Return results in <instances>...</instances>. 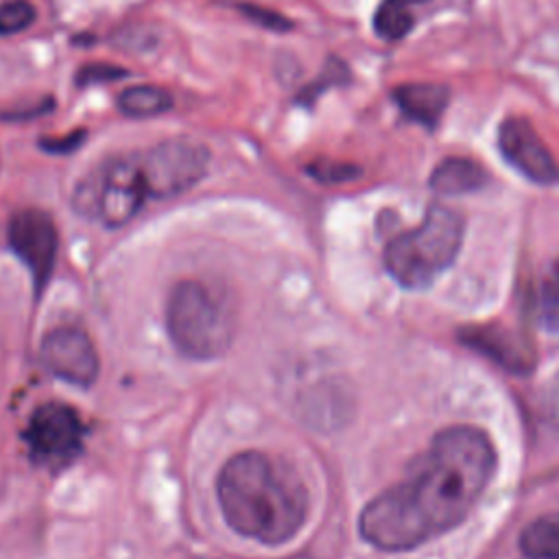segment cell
I'll use <instances>...</instances> for the list:
<instances>
[{
    "instance_id": "cell-23",
    "label": "cell",
    "mask_w": 559,
    "mask_h": 559,
    "mask_svg": "<svg viewBox=\"0 0 559 559\" xmlns=\"http://www.w3.org/2000/svg\"><path fill=\"white\" fill-rule=\"evenodd\" d=\"M242 11H245L251 20L262 22V24L269 26V28H275V31H286V28H290V22H288L286 17L273 13V11H266V9H260V7H242Z\"/></svg>"
},
{
    "instance_id": "cell-17",
    "label": "cell",
    "mask_w": 559,
    "mask_h": 559,
    "mask_svg": "<svg viewBox=\"0 0 559 559\" xmlns=\"http://www.w3.org/2000/svg\"><path fill=\"white\" fill-rule=\"evenodd\" d=\"M535 314L546 332L559 334V260H555L537 282Z\"/></svg>"
},
{
    "instance_id": "cell-16",
    "label": "cell",
    "mask_w": 559,
    "mask_h": 559,
    "mask_svg": "<svg viewBox=\"0 0 559 559\" xmlns=\"http://www.w3.org/2000/svg\"><path fill=\"white\" fill-rule=\"evenodd\" d=\"M173 98L164 87L157 85H135L118 94V107L124 116L148 118L170 109Z\"/></svg>"
},
{
    "instance_id": "cell-15",
    "label": "cell",
    "mask_w": 559,
    "mask_h": 559,
    "mask_svg": "<svg viewBox=\"0 0 559 559\" xmlns=\"http://www.w3.org/2000/svg\"><path fill=\"white\" fill-rule=\"evenodd\" d=\"M424 2L428 0H382L373 13L376 33L386 41L402 39L415 24V9Z\"/></svg>"
},
{
    "instance_id": "cell-19",
    "label": "cell",
    "mask_w": 559,
    "mask_h": 559,
    "mask_svg": "<svg viewBox=\"0 0 559 559\" xmlns=\"http://www.w3.org/2000/svg\"><path fill=\"white\" fill-rule=\"evenodd\" d=\"M308 173L323 183H338V181H349L358 177L360 170L352 164H341V162H314L308 166Z\"/></svg>"
},
{
    "instance_id": "cell-3",
    "label": "cell",
    "mask_w": 559,
    "mask_h": 559,
    "mask_svg": "<svg viewBox=\"0 0 559 559\" xmlns=\"http://www.w3.org/2000/svg\"><path fill=\"white\" fill-rule=\"evenodd\" d=\"M463 218L445 205H430L421 225L397 234L384 247L389 275L408 290H424L452 266L463 242Z\"/></svg>"
},
{
    "instance_id": "cell-2",
    "label": "cell",
    "mask_w": 559,
    "mask_h": 559,
    "mask_svg": "<svg viewBox=\"0 0 559 559\" xmlns=\"http://www.w3.org/2000/svg\"><path fill=\"white\" fill-rule=\"evenodd\" d=\"M225 522L262 544H282L304 524L308 496L299 476L262 452L231 456L216 480Z\"/></svg>"
},
{
    "instance_id": "cell-5",
    "label": "cell",
    "mask_w": 559,
    "mask_h": 559,
    "mask_svg": "<svg viewBox=\"0 0 559 559\" xmlns=\"http://www.w3.org/2000/svg\"><path fill=\"white\" fill-rule=\"evenodd\" d=\"M146 197L138 157L131 153L98 164L76 186L74 207L107 227H120L138 214Z\"/></svg>"
},
{
    "instance_id": "cell-9",
    "label": "cell",
    "mask_w": 559,
    "mask_h": 559,
    "mask_svg": "<svg viewBox=\"0 0 559 559\" xmlns=\"http://www.w3.org/2000/svg\"><path fill=\"white\" fill-rule=\"evenodd\" d=\"M459 343L483 354L500 369L513 376H526L535 369V347L518 330L500 323H474L456 332Z\"/></svg>"
},
{
    "instance_id": "cell-21",
    "label": "cell",
    "mask_w": 559,
    "mask_h": 559,
    "mask_svg": "<svg viewBox=\"0 0 559 559\" xmlns=\"http://www.w3.org/2000/svg\"><path fill=\"white\" fill-rule=\"evenodd\" d=\"M127 70L111 66V63H87L79 70L76 83L79 85H90V83H103V81H116L124 76Z\"/></svg>"
},
{
    "instance_id": "cell-10",
    "label": "cell",
    "mask_w": 559,
    "mask_h": 559,
    "mask_svg": "<svg viewBox=\"0 0 559 559\" xmlns=\"http://www.w3.org/2000/svg\"><path fill=\"white\" fill-rule=\"evenodd\" d=\"M498 146L504 159L535 183L559 179V166L533 124L524 118H507L498 129Z\"/></svg>"
},
{
    "instance_id": "cell-8",
    "label": "cell",
    "mask_w": 559,
    "mask_h": 559,
    "mask_svg": "<svg viewBox=\"0 0 559 559\" xmlns=\"http://www.w3.org/2000/svg\"><path fill=\"white\" fill-rule=\"evenodd\" d=\"M9 245L26 264L37 293L44 290L57 260L59 236L52 218L41 210H22L9 223Z\"/></svg>"
},
{
    "instance_id": "cell-20",
    "label": "cell",
    "mask_w": 559,
    "mask_h": 559,
    "mask_svg": "<svg viewBox=\"0 0 559 559\" xmlns=\"http://www.w3.org/2000/svg\"><path fill=\"white\" fill-rule=\"evenodd\" d=\"M539 411L548 426L559 430V371L542 386Z\"/></svg>"
},
{
    "instance_id": "cell-11",
    "label": "cell",
    "mask_w": 559,
    "mask_h": 559,
    "mask_svg": "<svg viewBox=\"0 0 559 559\" xmlns=\"http://www.w3.org/2000/svg\"><path fill=\"white\" fill-rule=\"evenodd\" d=\"M41 360L57 378L87 386L96 380L98 356L85 332L79 328H57L41 343Z\"/></svg>"
},
{
    "instance_id": "cell-14",
    "label": "cell",
    "mask_w": 559,
    "mask_h": 559,
    "mask_svg": "<svg viewBox=\"0 0 559 559\" xmlns=\"http://www.w3.org/2000/svg\"><path fill=\"white\" fill-rule=\"evenodd\" d=\"M520 550L528 559H559V513L533 520L520 535Z\"/></svg>"
},
{
    "instance_id": "cell-13",
    "label": "cell",
    "mask_w": 559,
    "mask_h": 559,
    "mask_svg": "<svg viewBox=\"0 0 559 559\" xmlns=\"http://www.w3.org/2000/svg\"><path fill=\"white\" fill-rule=\"evenodd\" d=\"M487 170L467 157H445L430 175V188L439 194H467L487 186Z\"/></svg>"
},
{
    "instance_id": "cell-18",
    "label": "cell",
    "mask_w": 559,
    "mask_h": 559,
    "mask_svg": "<svg viewBox=\"0 0 559 559\" xmlns=\"http://www.w3.org/2000/svg\"><path fill=\"white\" fill-rule=\"evenodd\" d=\"M35 20V7L28 0H7L0 4V35H13L28 28Z\"/></svg>"
},
{
    "instance_id": "cell-4",
    "label": "cell",
    "mask_w": 559,
    "mask_h": 559,
    "mask_svg": "<svg viewBox=\"0 0 559 559\" xmlns=\"http://www.w3.org/2000/svg\"><path fill=\"white\" fill-rule=\"evenodd\" d=\"M166 328L175 347L188 358L221 356L234 336L229 306L201 282H179L166 306Z\"/></svg>"
},
{
    "instance_id": "cell-12",
    "label": "cell",
    "mask_w": 559,
    "mask_h": 559,
    "mask_svg": "<svg viewBox=\"0 0 559 559\" xmlns=\"http://www.w3.org/2000/svg\"><path fill=\"white\" fill-rule=\"evenodd\" d=\"M393 100L408 120L432 129L448 107L450 92L435 83H404L393 90Z\"/></svg>"
},
{
    "instance_id": "cell-7",
    "label": "cell",
    "mask_w": 559,
    "mask_h": 559,
    "mask_svg": "<svg viewBox=\"0 0 559 559\" xmlns=\"http://www.w3.org/2000/svg\"><path fill=\"white\" fill-rule=\"evenodd\" d=\"M85 426L79 413L61 402L37 406L28 417L24 441L31 459L46 469H63L83 450Z\"/></svg>"
},
{
    "instance_id": "cell-6",
    "label": "cell",
    "mask_w": 559,
    "mask_h": 559,
    "mask_svg": "<svg viewBox=\"0 0 559 559\" xmlns=\"http://www.w3.org/2000/svg\"><path fill=\"white\" fill-rule=\"evenodd\" d=\"M148 197H175L192 188L207 170L210 151L203 142L179 138L164 140L135 153Z\"/></svg>"
},
{
    "instance_id": "cell-1",
    "label": "cell",
    "mask_w": 559,
    "mask_h": 559,
    "mask_svg": "<svg viewBox=\"0 0 559 559\" xmlns=\"http://www.w3.org/2000/svg\"><path fill=\"white\" fill-rule=\"evenodd\" d=\"M496 469V448L476 426H450L411 465L408 476L378 493L360 513L365 542L413 550L461 524Z\"/></svg>"
},
{
    "instance_id": "cell-22",
    "label": "cell",
    "mask_w": 559,
    "mask_h": 559,
    "mask_svg": "<svg viewBox=\"0 0 559 559\" xmlns=\"http://www.w3.org/2000/svg\"><path fill=\"white\" fill-rule=\"evenodd\" d=\"M83 138H85V131H74L63 138H46V140H41V148H46L48 153H57V155L70 153L83 144Z\"/></svg>"
}]
</instances>
